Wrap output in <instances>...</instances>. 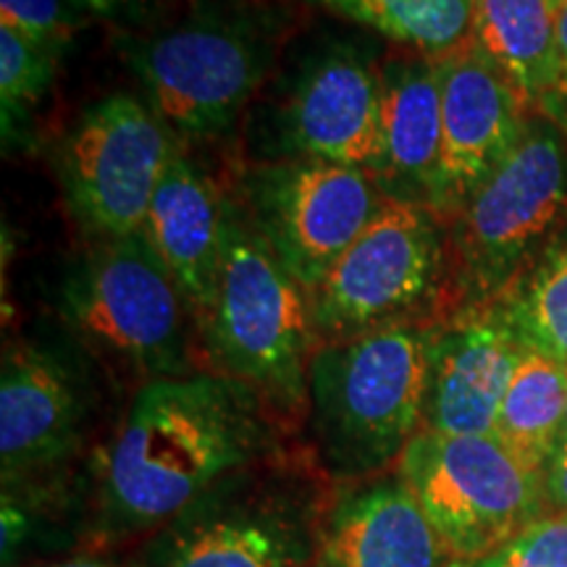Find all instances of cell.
<instances>
[{
	"instance_id": "obj_1",
	"label": "cell",
	"mask_w": 567,
	"mask_h": 567,
	"mask_svg": "<svg viewBox=\"0 0 567 567\" xmlns=\"http://www.w3.org/2000/svg\"><path fill=\"white\" fill-rule=\"evenodd\" d=\"M284 421L243 381L197 371L137 389L101 467V528L161 530L203 496L281 457Z\"/></svg>"
},
{
	"instance_id": "obj_2",
	"label": "cell",
	"mask_w": 567,
	"mask_h": 567,
	"mask_svg": "<svg viewBox=\"0 0 567 567\" xmlns=\"http://www.w3.org/2000/svg\"><path fill=\"white\" fill-rule=\"evenodd\" d=\"M300 0H182L153 30L126 34V61L174 137L213 140L243 111L297 32Z\"/></svg>"
},
{
	"instance_id": "obj_3",
	"label": "cell",
	"mask_w": 567,
	"mask_h": 567,
	"mask_svg": "<svg viewBox=\"0 0 567 567\" xmlns=\"http://www.w3.org/2000/svg\"><path fill=\"white\" fill-rule=\"evenodd\" d=\"M434 323H400L318 347L308 373V452L337 484L384 476L423 431Z\"/></svg>"
},
{
	"instance_id": "obj_4",
	"label": "cell",
	"mask_w": 567,
	"mask_h": 567,
	"mask_svg": "<svg viewBox=\"0 0 567 567\" xmlns=\"http://www.w3.org/2000/svg\"><path fill=\"white\" fill-rule=\"evenodd\" d=\"M210 373L252 386L287 421L308 410V373L318 352L310 295L279 266L237 203L210 308L197 323Z\"/></svg>"
},
{
	"instance_id": "obj_5",
	"label": "cell",
	"mask_w": 567,
	"mask_h": 567,
	"mask_svg": "<svg viewBox=\"0 0 567 567\" xmlns=\"http://www.w3.org/2000/svg\"><path fill=\"white\" fill-rule=\"evenodd\" d=\"M313 457L239 473L155 530L140 567H308L329 513Z\"/></svg>"
},
{
	"instance_id": "obj_6",
	"label": "cell",
	"mask_w": 567,
	"mask_h": 567,
	"mask_svg": "<svg viewBox=\"0 0 567 567\" xmlns=\"http://www.w3.org/2000/svg\"><path fill=\"white\" fill-rule=\"evenodd\" d=\"M61 316L142 384L195 371L197 321L145 234L97 239L61 284Z\"/></svg>"
},
{
	"instance_id": "obj_7",
	"label": "cell",
	"mask_w": 567,
	"mask_h": 567,
	"mask_svg": "<svg viewBox=\"0 0 567 567\" xmlns=\"http://www.w3.org/2000/svg\"><path fill=\"white\" fill-rule=\"evenodd\" d=\"M567 145L547 116L528 118L517 145L452 218L455 279L467 308L494 302L563 229Z\"/></svg>"
},
{
	"instance_id": "obj_8",
	"label": "cell",
	"mask_w": 567,
	"mask_h": 567,
	"mask_svg": "<svg viewBox=\"0 0 567 567\" xmlns=\"http://www.w3.org/2000/svg\"><path fill=\"white\" fill-rule=\"evenodd\" d=\"M442 221L421 205L386 200L310 292L318 342L400 323H429L446 276Z\"/></svg>"
},
{
	"instance_id": "obj_9",
	"label": "cell",
	"mask_w": 567,
	"mask_h": 567,
	"mask_svg": "<svg viewBox=\"0 0 567 567\" xmlns=\"http://www.w3.org/2000/svg\"><path fill=\"white\" fill-rule=\"evenodd\" d=\"M394 473L457 563H478L547 515L544 476L528 473L494 436L421 431Z\"/></svg>"
},
{
	"instance_id": "obj_10",
	"label": "cell",
	"mask_w": 567,
	"mask_h": 567,
	"mask_svg": "<svg viewBox=\"0 0 567 567\" xmlns=\"http://www.w3.org/2000/svg\"><path fill=\"white\" fill-rule=\"evenodd\" d=\"M384 195L363 168L326 161H264L245 174L243 213L279 260L313 292L379 213Z\"/></svg>"
},
{
	"instance_id": "obj_11",
	"label": "cell",
	"mask_w": 567,
	"mask_h": 567,
	"mask_svg": "<svg viewBox=\"0 0 567 567\" xmlns=\"http://www.w3.org/2000/svg\"><path fill=\"white\" fill-rule=\"evenodd\" d=\"M381 66L342 38L308 48L271 95L268 161H326L371 174L381 145Z\"/></svg>"
},
{
	"instance_id": "obj_12",
	"label": "cell",
	"mask_w": 567,
	"mask_h": 567,
	"mask_svg": "<svg viewBox=\"0 0 567 567\" xmlns=\"http://www.w3.org/2000/svg\"><path fill=\"white\" fill-rule=\"evenodd\" d=\"M176 151L174 132L137 97L116 92L92 103L69 132L59 163L76 221L97 239L140 234Z\"/></svg>"
},
{
	"instance_id": "obj_13",
	"label": "cell",
	"mask_w": 567,
	"mask_h": 567,
	"mask_svg": "<svg viewBox=\"0 0 567 567\" xmlns=\"http://www.w3.org/2000/svg\"><path fill=\"white\" fill-rule=\"evenodd\" d=\"M90 394L80 368L55 347L21 342L0 373V467L6 494L51 476L80 452Z\"/></svg>"
},
{
	"instance_id": "obj_14",
	"label": "cell",
	"mask_w": 567,
	"mask_h": 567,
	"mask_svg": "<svg viewBox=\"0 0 567 567\" xmlns=\"http://www.w3.org/2000/svg\"><path fill=\"white\" fill-rule=\"evenodd\" d=\"M436 63L442 82V161L431 213L442 224H452L517 145L528 124L523 118L528 105L473 42Z\"/></svg>"
},
{
	"instance_id": "obj_15",
	"label": "cell",
	"mask_w": 567,
	"mask_h": 567,
	"mask_svg": "<svg viewBox=\"0 0 567 567\" xmlns=\"http://www.w3.org/2000/svg\"><path fill=\"white\" fill-rule=\"evenodd\" d=\"M526 347L494 302L434 326L423 431L492 436L502 400Z\"/></svg>"
},
{
	"instance_id": "obj_16",
	"label": "cell",
	"mask_w": 567,
	"mask_h": 567,
	"mask_svg": "<svg viewBox=\"0 0 567 567\" xmlns=\"http://www.w3.org/2000/svg\"><path fill=\"white\" fill-rule=\"evenodd\" d=\"M231 200L218 184L176 151L147 208L142 234L174 276L200 323L221 276Z\"/></svg>"
},
{
	"instance_id": "obj_17",
	"label": "cell",
	"mask_w": 567,
	"mask_h": 567,
	"mask_svg": "<svg viewBox=\"0 0 567 567\" xmlns=\"http://www.w3.org/2000/svg\"><path fill=\"white\" fill-rule=\"evenodd\" d=\"M442 161L439 63L396 55L381 66V145L373 179L386 200L431 210Z\"/></svg>"
},
{
	"instance_id": "obj_18",
	"label": "cell",
	"mask_w": 567,
	"mask_h": 567,
	"mask_svg": "<svg viewBox=\"0 0 567 567\" xmlns=\"http://www.w3.org/2000/svg\"><path fill=\"white\" fill-rule=\"evenodd\" d=\"M444 551L442 538L396 473L350 484L326 513L323 567H439Z\"/></svg>"
},
{
	"instance_id": "obj_19",
	"label": "cell",
	"mask_w": 567,
	"mask_h": 567,
	"mask_svg": "<svg viewBox=\"0 0 567 567\" xmlns=\"http://www.w3.org/2000/svg\"><path fill=\"white\" fill-rule=\"evenodd\" d=\"M557 0H473V45L542 109L555 80Z\"/></svg>"
},
{
	"instance_id": "obj_20",
	"label": "cell",
	"mask_w": 567,
	"mask_h": 567,
	"mask_svg": "<svg viewBox=\"0 0 567 567\" xmlns=\"http://www.w3.org/2000/svg\"><path fill=\"white\" fill-rule=\"evenodd\" d=\"M567 408V365L523 350L494 423V439L528 473L544 476L555 455Z\"/></svg>"
},
{
	"instance_id": "obj_21",
	"label": "cell",
	"mask_w": 567,
	"mask_h": 567,
	"mask_svg": "<svg viewBox=\"0 0 567 567\" xmlns=\"http://www.w3.org/2000/svg\"><path fill=\"white\" fill-rule=\"evenodd\" d=\"M373 30L408 53L446 59L473 42V0H300Z\"/></svg>"
},
{
	"instance_id": "obj_22",
	"label": "cell",
	"mask_w": 567,
	"mask_h": 567,
	"mask_svg": "<svg viewBox=\"0 0 567 567\" xmlns=\"http://www.w3.org/2000/svg\"><path fill=\"white\" fill-rule=\"evenodd\" d=\"M526 350L567 365V226L494 300Z\"/></svg>"
},
{
	"instance_id": "obj_23",
	"label": "cell",
	"mask_w": 567,
	"mask_h": 567,
	"mask_svg": "<svg viewBox=\"0 0 567 567\" xmlns=\"http://www.w3.org/2000/svg\"><path fill=\"white\" fill-rule=\"evenodd\" d=\"M59 55L61 51L40 45L11 27L0 24V105H3L6 140H11L21 116L53 84Z\"/></svg>"
},
{
	"instance_id": "obj_24",
	"label": "cell",
	"mask_w": 567,
	"mask_h": 567,
	"mask_svg": "<svg viewBox=\"0 0 567 567\" xmlns=\"http://www.w3.org/2000/svg\"><path fill=\"white\" fill-rule=\"evenodd\" d=\"M80 0H0V24L63 51L82 27Z\"/></svg>"
},
{
	"instance_id": "obj_25",
	"label": "cell",
	"mask_w": 567,
	"mask_h": 567,
	"mask_svg": "<svg viewBox=\"0 0 567 567\" xmlns=\"http://www.w3.org/2000/svg\"><path fill=\"white\" fill-rule=\"evenodd\" d=\"M473 567H567V513H547Z\"/></svg>"
},
{
	"instance_id": "obj_26",
	"label": "cell",
	"mask_w": 567,
	"mask_h": 567,
	"mask_svg": "<svg viewBox=\"0 0 567 567\" xmlns=\"http://www.w3.org/2000/svg\"><path fill=\"white\" fill-rule=\"evenodd\" d=\"M84 11L109 21L124 34H140L153 30L163 19L179 9L182 0H80Z\"/></svg>"
},
{
	"instance_id": "obj_27",
	"label": "cell",
	"mask_w": 567,
	"mask_h": 567,
	"mask_svg": "<svg viewBox=\"0 0 567 567\" xmlns=\"http://www.w3.org/2000/svg\"><path fill=\"white\" fill-rule=\"evenodd\" d=\"M542 116H547L551 124L567 132V0L559 6L557 13V51H555V80L544 97Z\"/></svg>"
},
{
	"instance_id": "obj_28",
	"label": "cell",
	"mask_w": 567,
	"mask_h": 567,
	"mask_svg": "<svg viewBox=\"0 0 567 567\" xmlns=\"http://www.w3.org/2000/svg\"><path fill=\"white\" fill-rule=\"evenodd\" d=\"M544 488H547L551 513H567V450L551 455L547 473H544Z\"/></svg>"
},
{
	"instance_id": "obj_29",
	"label": "cell",
	"mask_w": 567,
	"mask_h": 567,
	"mask_svg": "<svg viewBox=\"0 0 567 567\" xmlns=\"http://www.w3.org/2000/svg\"><path fill=\"white\" fill-rule=\"evenodd\" d=\"M59 567H113V565L105 563V559H97V557H76V559H69V563H63Z\"/></svg>"
},
{
	"instance_id": "obj_30",
	"label": "cell",
	"mask_w": 567,
	"mask_h": 567,
	"mask_svg": "<svg viewBox=\"0 0 567 567\" xmlns=\"http://www.w3.org/2000/svg\"><path fill=\"white\" fill-rule=\"evenodd\" d=\"M567 450V408H565V423H563V431H559V442H557V450Z\"/></svg>"
},
{
	"instance_id": "obj_31",
	"label": "cell",
	"mask_w": 567,
	"mask_h": 567,
	"mask_svg": "<svg viewBox=\"0 0 567 567\" xmlns=\"http://www.w3.org/2000/svg\"><path fill=\"white\" fill-rule=\"evenodd\" d=\"M450 567H465V565H463V563H452Z\"/></svg>"
},
{
	"instance_id": "obj_32",
	"label": "cell",
	"mask_w": 567,
	"mask_h": 567,
	"mask_svg": "<svg viewBox=\"0 0 567 567\" xmlns=\"http://www.w3.org/2000/svg\"><path fill=\"white\" fill-rule=\"evenodd\" d=\"M565 3V0H557V6H563Z\"/></svg>"
},
{
	"instance_id": "obj_33",
	"label": "cell",
	"mask_w": 567,
	"mask_h": 567,
	"mask_svg": "<svg viewBox=\"0 0 567 567\" xmlns=\"http://www.w3.org/2000/svg\"><path fill=\"white\" fill-rule=\"evenodd\" d=\"M321 567H323V565H321Z\"/></svg>"
}]
</instances>
